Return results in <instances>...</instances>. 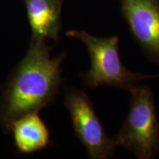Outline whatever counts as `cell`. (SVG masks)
I'll use <instances>...</instances> for the list:
<instances>
[{"label": "cell", "instance_id": "cell-1", "mask_svg": "<svg viewBox=\"0 0 159 159\" xmlns=\"http://www.w3.org/2000/svg\"><path fill=\"white\" fill-rule=\"evenodd\" d=\"M46 41L31 40L27 53L7 81L0 101V124L5 130L26 114L39 112L54 102L63 83L66 55L50 57Z\"/></svg>", "mask_w": 159, "mask_h": 159}, {"label": "cell", "instance_id": "cell-2", "mask_svg": "<svg viewBox=\"0 0 159 159\" xmlns=\"http://www.w3.org/2000/svg\"><path fill=\"white\" fill-rule=\"evenodd\" d=\"M66 34L84 43L90 55V69L80 74L88 88L110 86L129 91L142 81L159 78V74L134 72L125 66L119 56L118 35L97 37L77 30H68Z\"/></svg>", "mask_w": 159, "mask_h": 159}, {"label": "cell", "instance_id": "cell-3", "mask_svg": "<svg viewBox=\"0 0 159 159\" xmlns=\"http://www.w3.org/2000/svg\"><path fill=\"white\" fill-rule=\"evenodd\" d=\"M130 107L124 122L113 138L116 147L133 152L139 159L159 154V121L152 89L137 85L129 91Z\"/></svg>", "mask_w": 159, "mask_h": 159}, {"label": "cell", "instance_id": "cell-4", "mask_svg": "<svg viewBox=\"0 0 159 159\" xmlns=\"http://www.w3.org/2000/svg\"><path fill=\"white\" fill-rule=\"evenodd\" d=\"M64 105L70 115L75 135L85 147L89 158L108 159L114 156L116 146L84 91L67 87Z\"/></svg>", "mask_w": 159, "mask_h": 159}, {"label": "cell", "instance_id": "cell-5", "mask_svg": "<svg viewBox=\"0 0 159 159\" xmlns=\"http://www.w3.org/2000/svg\"><path fill=\"white\" fill-rule=\"evenodd\" d=\"M120 8L145 57L159 65V0H120Z\"/></svg>", "mask_w": 159, "mask_h": 159}, {"label": "cell", "instance_id": "cell-6", "mask_svg": "<svg viewBox=\"0 0 159 159\" xmlns=\"http://www.w3.org/2000/svg\"><path fill=\"white\" fill-rule=\"evenodd\" d=\"M32 31L31 40L58 39L61 28V0H23Z\"/></svg>", "mask_w": 159, "mask_h": 159}, {"label": "cell", "instance_id": "cell-7", "mask_svg": "<svg viewBox=\"0 0 159 159\" xmlns=\"http://www.w3.org/2000/svg\"><path fill=\"white\" fill-rule=\"evenodd\" d=\"M13 142L19 152L33 153L45 148L49 143L50 135L47 125L33 112L20 117L11 127Z\"/></svg>", "mask_w": 159, "mask_h": 159}, {"label": "cell", "instance_id": "cell-8", "mask_svg": "<svg viewBox=\"0 0 159 159\" xmlns=\"http://www.w3.org/2000/svg\"><path fill=\"white\" fill-rule=\"evenodd\" d=\"M61 1H62V2H64V1H65V0H61Z\"/></svg>", "mask_w": 159, "mask_h": 159}]
</instances>
